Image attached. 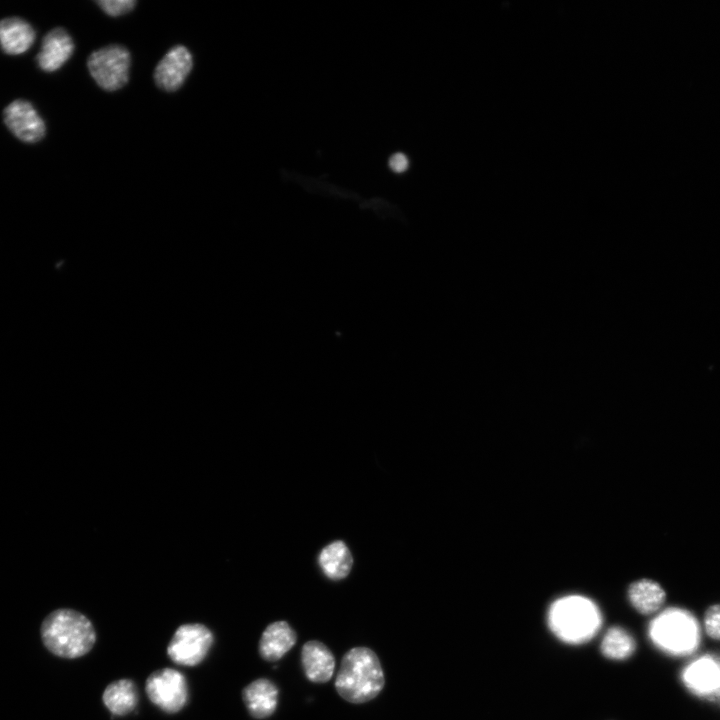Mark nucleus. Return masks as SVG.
Listing matches in <instances>:
<instances>
[{
  "mask_svg": "<svg viewBox=\"0 0 720 720\" xmlns=\"http://www.w3.org/2000/svg\"><path fill=\"white\" fill-rule=\"evenodd\" d=\"M41 639L53 655L76 659L88 654L97 639L91 620L84 614L67 608L48 614L40 628Z\"/></svg>",
  "mask_w": 720,
  "mask_h": 720,
  "instance_id": "f257e3e1",
  "label": "nucleus"
},
{
  "mask_svg": "<svg viewBox=\"0 0 720 720\" xmlns=\"http://www.w3.org/2000/svg\"><path fill=\"white\" fill-rule=\"evenodd\" d=\"M628 598L636 611L643 615H651L663 606L666 593L656 581L640 579L630 584Z\"/></svg>",
  "mask_w": 720,
  "mask_h": 720,
  "instance_id": "dca6fc26",
  "label": "nucleus"
},
{
  "mask_svg": "<svg viewBox=\"0 0 720 720\" xmlns=\"http://www.w3.org/2000/svg\"><path fill=\"white\" fill-rule=\"evenodd\" d=\"M87 66L96 83L104 90L122 88L128 81L130 54L120 45H109L94 51Z\"/></svg>",
  "mask_w": 720,
  "mask_h": 720,
  "instance_id": "423d86ee",
  "label": "nucleus"
},
{
  "mask_svg": "<svg viewBox=\"0 0 720 720\" xmlns=\"http://www.w3.org/2000/svg\"><path fill=\"white\" fill-rule=\"evenodd\" d=\"M193 66L192 55L181 45L171 48L158 63L154 79L157 86L165 91L181 87Z\"/></svg>",
  "mask_w": 720,
  "mask_h": 720,
  "instance_id": "1a4fd4ad",
  "label": "nucleus"
},
{
  "mask_svg": "<svg viewBox=\"0 0 720 720\" xmlns=\"http://www.w3.org/2000/svg\"><path fill=\"white\" fill-rule=\"evenodd\" d=\"M718 679L716 667L707 662L697 663L691 667L689 675H687L689 685L699 690L711 689L717 684Z\"/></svg>",
  "mask_w": 720,
  "mask_h": 720,
  "instance_id": "6ab92c4d",
  "label": "nucleus"
},
{
  "mask_svg": "<svg viewBox=\"0 0 720 720\" xmlns=\"http://www.w3.org/2000/svg\"><path fill=\"white\" fill-rule=\"evenodd\" d=\"M696 631L693 617L680 609H669L656 618L651 625L655 642L669 650L678 651L689 644Z\"/></svg>",
  "mask_w": 720,
  "mask_h": 720,
  "instance_id": "0eeeda50",
  "label": "nucleus"
},
{
  "mask_svg": "<svg viewBox=\"0 0 720 720\" xmlns=\"http://www.w3.org/2000/svg\"><path fill=\"white\" fill-rule=\"evenodd\" d=\"M409 165L408 158L405 154L398 152L393 154L389 159V167L395 173L404 172Z\"/></svg>",
  "mask_w": 720,
  "mask_h": 720,
  "instance_id": "4be33fe9",
  "label": "nucleus"
},
{
  "mask_svg": "<svg viewBox=\"0 0 720 720\" xmlns=\"http://www.w3.org/2000/svg\"><path fill=\"white\" fill-rule=\"evenodd\" d=\"M3 116L9 130L24 142H37L45 134L42 118L32 104L25 100L18 99L8 104Z\"/></svg>",
  "mask_w": 720,
  "mask_h": 720,
  "instance_id": "6e6552de",
  "label": "nucleus"
},
{
  "mask_svg": "<svg viewBox=\"0 0 720 720\" xmlns=\"http://www.w3.org/2000/svg\"><path fill=\"white\" fill-rule=\"evenodd\" d=\"M318 563L327 578L337 581L348 576L353 558L347 545L343 541L337 540L321 550Z\"/></svg>",
  "mask_w": 720,
  "mask_h": 720,
  "instance_id": "f3484780",
  "label": "nucleus"
},
{
  "mask_svg": "<svg viewBox=\"0 0 720 720\" xmlns=\"http://www.w3.org/2000/svg\"><path fill=\"white\" fill-rule=\"evenodd\" d=\"M35 40V31L29 23L18 17L0 21V46L9 55L26 52Z\"/></svg>",
  "mask_w": 720,
  "mask_h": 720,
  "instance_id": "2eb2a0df",
  "label": "nucleus"
},
{
  "mask_svg": "<svg viewBox=\"0 0 720 720\" xmlns=\"http://www.w3.org/2000/svg\"><path fill=\"white\" fill-rule=\"evenodd\" d=\"M301 664L306 678L313 683H326L335 670L331 650L317 640L307 641L301 649Z\"/></svg>",
  "mask_w": 720,
  "mask_h": 720,
  "instance_id": "9b49d317",
  "label": "nucleus"
},
{
  "mask_svg": "<svg viewBox=\"0 0 720 720\" xmlns=\"http://www.w3.org/2000/svg\"><path fill=\"white\" fill-rule=\"evenodd\" d=\"M548 623L552 632L568 643H583L598 631L601 616L589 599L571 595L558 599L550 607Z\"/></svg>",
  "mask_w": 720,
  "mask_h": 720,
  "instance_id": "7ed1b4c3",
  "label": "nucleus"
},
{
  "mask_svg": "<svg viewBox=\"0 0 720 720\" xmlns=\"http://www.w3.org/2000/svg\"><path fill=\"white\" fill-rule=\"evenodd\" d=\"M145 692L150 702L167 714L180 712L189 699L186 677L174 668H161L149 674Z\"/></svg>",
  "mask_w": 720,
  "mask_h": 720,
  "instance_id": "39448f33",
  "label": "nucleus"
},
{
  "mask_svg": "<svg viewBox=\"0 0 720 720\" xmlns=\"http://www.w3.org/2000/svg\"><path fill=\"white\" fill-rule=\"evenodd\" d=\"M384 685V672L373 650L354 647L343 655L335 679V688L341 698L362 704L378 696Z\"/></svg>",
  "mask_w": 720,
  "mask_h": 720,
  "instance_id": "f03ea898",
  "label": "nucleus"
},
{
  "mask_svg": "<svg viewBox=\"0 0 720 720\" xmlns=\"http://www.w3.org/2000/svg\"><path fill=\"white\" fill-rule=\"evenodd\" d=\"M241 698L251 717L265 719L277 708L279 690L270 679L258 678L242 689Z\"/></svg>",
  "mask_w": 720,
  "mask_h": 720,
  "instance_id": "9d476101",
  "label": "nucleus"
},
{
  "mask_svg": "<svg viewBox=\"0 0 720 720\" xmlns=\"http://www.w3.org/2000/svg\"><path fill=\"white\" fill-rule=\"evenodd\" d=\"M73 50L74 44L67 31L63 28H54L43 38L37 63L43 71H56L67 62Z\"/></svg>",
  "mask_w": 720,
  "mask_h": 720,
  "instance_id": "ddd939ff",
  "label": "nucleus"
},
{
  "mask_svg": "<svg viewBox=\"0 0 720 720\" xmlns=\"http://www.w3.org/2000/svg\"><path fill=\"white\" fill-rule=\"evenodd\" d=\"M601 653L608 659L624 660L636 649L634 638L625 629L614 626L607 630L601 642Z\"/></svg>",
  "mask_w": 720,
  "mask_h": 720,
  "instance_id": "a211bd4d",
  "label": "nucleus"
},
{
  "mask_svg": "<svg viewBox=\"0 0 720 720\" xmlns=\"http://www.w3.org/2000/svg\"><path fill=\"white\" fill-rule=\"evenodd\" d=\"M213 632L202 623L180 625L171 637L166 653L175 664L195 667L209 654L214 643Z\"/></svg>",
  "mask_w": 720,
  "mask_h": 720,
  "instance_id": "20e7f679",
  "label": "nucleus"
},
{
  "mask_svg": "<svg viewBox=\"0 0 720 720\" xmlns=\"http://www.w3.org/2000/svg\"><path fill=\"white\" fill-rule=\"evenodd\" d=\"M297 634L286 621L270 623L258 643L260 657L268 662L280 660L296 644Z\"/></svg>",
  "mask_w": 720,
  "mask_h": 720,
  "instance_id": "f8f14e48",
  "label": "nucleus"
},
{
  "mask_svg": "<svg viewBox=\"0 0 720 720\" xmlns=\"http://www.w3.org/2000/svg\"><path fill=\"white\" fill-rule=\"evenodd\" d=\"M703 623L706 634L720 641V603L710 606L705 611Z\"/></svg>",
  "mask_w": 720,
  "mask_h": 720,
  "instance_id": "aec40b11",
  "label": "nucleus"
},
{
  "mask_svg": "<svg viewBox=\"0 0 720 720\" xmlns=\"http://www.w3.org/2000/svg\"><path fill=\"white\" fill-rule=\"evenodd\" d=\"M102 702L112 715H128L138 705V688L132 679L115 680L105 687L102 693Z\"/></svg>",
  "mask_w": 720,
  "mask_h": 720,
  "instance_id": "4468645a",
  "label": "nucleus"
},
{
  "mask_svg": "<svg viewBox=\"0 0 720 720\" xmlns=\"http://www.w3.org/2000/svg\"><path fill=\"white\" fill-rule=\"evenodd\" d=\"M99 7L110 16H120L133 10L136 5L134 0H100Z\"/></svg>",
  "mask_w": 720,
  "mask_h": 720,
  "instance_id": "412c9836",
  "label": "nucleus"
}]
</instances>
